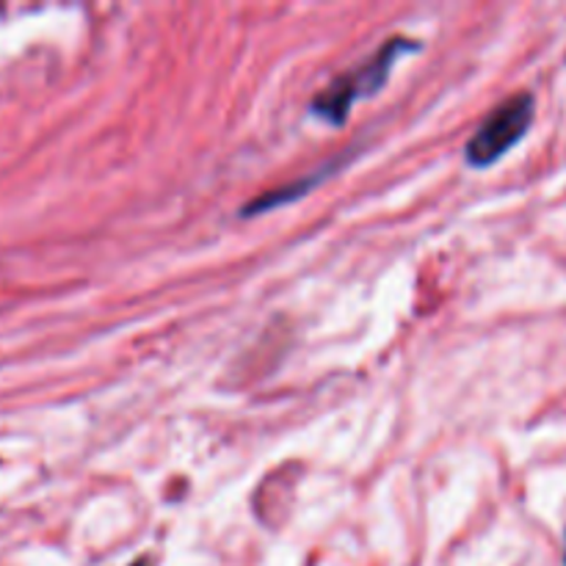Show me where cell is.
<instances>
[{"label":"cell","mask_w":566,"mask_h":566,"mask_svg":"<svg viewBox=\"0 0 566 566\" xmlns=\"http://www.w3.org/2000/svg\"><path fill=\"white\" fill-rule=\"evenodd\" d=\"M133 566H149V562H147V558H142V562H136Z\"/></svg>","instance_id":"obj_3"},{"label":"cell","mask_w":566,"mask_h":566,"mask_svg":"<svg viewBox=\"0 0 566 566\" xmlns=\"http://www.w3.org/2000/svg\"><path fill=\"white\" fill-rule=\"evenodd\" d=\"M418 48L420 42H415V39H407V36L387 39V42L381 44L368 61H363L359 66H354V70L343 72L340 77H335V81H332L329 86H326L324 92L310 103V114L329 122V125H343L359 99L370 97V94H376L381 86H385L392 66H396V61L401 59V55L415 53Z\"/></svg>","instance_id":"obj_1"},{"label":"cell","mask_w":566,"mask_h":566,"mask_svg":"<svg viewBox=\"0 0 566 566\" xmlns=\"http://www.w3.org/2000/svg\"><path fill=\"white\" fill-rule=\"evenodd\" d=\"M534 111L536 99L531 92H517L503 99L464 144V160L475 169L497 164L509 149L523 142L528 127L534 125Z\"/></svg>","instance_id":"obj_2"},{"label":"cell","mask_w":566,"mask_h":566,"mask_svg":"<svg viewBox=\"0 0 566 566\" xmlns=\"http://www.w3.org/2000/svg\"><path fill=\"white\" fill-rule=\"evenodd\" d=\"M564 564H566V534H564Z\"/></svg>","instance_id":"obj_4"}]
</instances>
